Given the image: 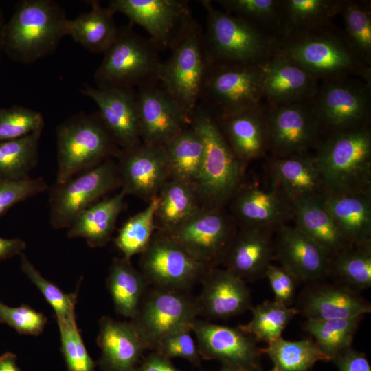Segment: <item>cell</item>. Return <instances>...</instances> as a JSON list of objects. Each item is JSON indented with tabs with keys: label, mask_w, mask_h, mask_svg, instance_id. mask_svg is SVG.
<instances>
[{
	"label": "cell",
	"mask_w": 371,
	"mask_h": 371,
	"mask_svg": "<svg viewBox=\"0 0 371 371\" xmlns=\"http://www.w3.org/2000/svg\"><path fill=\"white\" fill-rule=\"evenodd\" d=\"M313 153L326 193L371 192L370 124L324 135Z\"/></svg>",
	"instance_id": "6da1fadb"
},
{
	"label": "cell",
	"mask_w": 371,
	"mask_h": 371,
	"mask_svg": "<svg viewBox=\"0 0 371 371\" xmlns=\"http://www.w3.org/2000/svg\"><path fill=\"white\" fill-rule=\"evenodd\" d=\"M277 52L291 59L319 82L349 77L371 83V67L350 47L335 24L279 40Z\"/></svg>",
	"instance_id": "7a4b0ae2"
},
{
	"label": "cell",
	"mask_w": 371,
	"mask_h": 371,
	"mask_svg": "<svg viewBox=\"0 0 371 371\" xmlns=\"http://www.w3.org/2000/svg\"><path fill=\"white\" fill-rule=\"evenodd\" d=\"M63 9L51 0H23L1 30V49L14 60L32 63L52 54L66 36Z\"/></svg>",
	"instance_id": "3957f363"
},
{
	"label": "cell",
	"mask_w": 371,
	"mask_h": 371,
	"mask_svg": "<svg viewBox=\"0 0 371 371\" xmlns=\"http://www.w3.org/2000/svg\"><path fill=\"white\" fill-rule=\"evenodd\" d=\"M207 14L203 46L208 63L261 65L278 51L279 39L246 21L200 1Z\"/></svg>",
	"instance_id": "277c9868"
},
{
	"label": "cell",
	"mask_w": 371,
	"mask_h": 371,
	"mask_svg": "<svg viewBox=\"0 0 371 371\" xmlns=\"http://www.w3.org/2000/svg\"><path fill=\"white\" fill-rule=\"evenodd\" d=\"M190 124L201 135L203 161L196 186L203 207H225L245 182L247 164L238 159L215 119L197 106Z\"/></svg>",
	"instance_id": "5b68a950"
},
{
	"label": "cell",
	"mask_w": 371,
	"mask_h": 371,
	"mask_svg": "<svg viewBox=\"0 0 371 371\" xmlns=\"http://www.w3.org/2000/svg\"><path fill=\"white\" fill-rule=\"evenodd\" d=\"M56 182L62 183L116 156L119 147L98 112L78 113L57 126Z\"/></svg>",
	"instance_id": "8992f818"
},
{
	"label": "cell",
	"mask_w": 371,
	"mask_h": 371,
	"mask_svg": "<svg viewBox=\"0 0 371 371\" xmlns=\"http://www.w3.org/2000/svg\"><path fill=\"white\" fill-rule=\"evenodd\" d=\"M159 49L131 25L118 28L94 74L98 88L135 89L159 80Z\"/></svg>",
	"instance_id": "52a82bcc"
},
{
	"label": "cell",
	"mask_w": 371,
	"mask_h": 371,
	"mask_svg": "<svg viewBox=\"0 0 371 371\" xmlns=\"http://www.w3.org/2000/svg\"><path fill=\"white\" fill-rule=\"evenodd\" d=\"M203 30L192 18L161 63L159 81L191 118L199 100L208 65L203 46Z\"/></svg>",
	"instance_id": "ba28073f"
},
{
	"label": "cell",
	"mask_w": 371,
	"mask_h": 371,
	"mask_svg": "<svg viewBox=\"0 0 371 371\" xmlns=\"http://www.w3.org/2000/svg\"><path fill=\"white\" fill-rule=\"evenodd\" d=\"M263 102L260 65L208 63L197 106L218 118Z\"/></svg>",
	"instance_id": "9c48e42d"
},
{
	"label": "cell",
	"mask_w": 371,
	"mask_h": 371,
	"mask_svg": "<svg viewBox=\"0 0 371 371\" xmlns=\"http://www.w3.org/2000/svg\"><path fill=\"white\" fill-rule=\"evenodd\" d=\"M199 316L196 297L189 291L155 288L144 294L131 319L146 350H154L166 336L192 330Z\"/></svg>",
	"instance_id": "30bf717a"
},
{
	"label": "cell",
	"mask_w": 371,
	"mask_h": 371,
	"mask_svg": "<svg viewBox=\"0 0 371 371\" xmlns=\"http://www.w3.org/2000/svg\"><path fill=\"white\" fill-rule=\"evenodd\" d=\"M313 104L323 137L370 124L371 83L355 77L320 81Z\"/></svg>",
	"instance_id": "8fae6325"
},
{
	"label": "cell",
	"mask_w": 371,
	"mask_h": 371,
	"mask_svg": "<svg viewBox=\"0 0 371 371\" xmlns=\"http://www.w3.org/2000/svg\"><path fill=\"white\" fill-rule=\"evenodd\" d=\"M120 188L117 162L108 159L49 189V221L56 229L69 228L84 210Z\"/></svg>",
	"instance_id": "7c38bea8"
},
{
	"label": "cell",
	"mask_w": 371,
	"mask_h": 371,
	"mask_svg": "<svg viewBox=\"0 0 371 371\" xmlns=\"http://www.w3.org/2000/svg\"><path fill=\"white\" fill-rule=\"evenodd\" d=\"M238 228L225 207H203L182 225L162 234L196 260L214 268L223 264Z\"/></svg>",
	"instance_id": "4fadbf2b"
},
{
	"label": "cell",
	"mask_w": 371,
	"mask_h": 371,
	"mask_svg": "<svg viewBox=\"0 0 371 371\" xmlns=\"http://www.w3.org/2000/svg\"><path fill=\"white\" fill-rule=\"evenodd\" d=\"M264 104L271 157H286L315 150L323 133L313 99L282 104L264 102Z\"/></svg>",
	"instance_id": "5bb4252c"
},
{
	"label": "cell",
	"mask_w": 371,
	"mask_h": 371,
	"mask_svg": "<svg viewBox=\"0 0 371 371\" xmlns=\"http://www.w3.org/2000/svg\"><path fill=\"white\" fill-rule=\"evenodd\" d=\"M141 254V273L155 288L189 291L211 269L158 231Z\"/></svg>",
	"instance_id": "9a60e30c"
},
{
	"label": "cell",
	"mask_w": 371,
	"mask_h": 371,
	"mask_svg": "<svg viewBox=\"0 0 371 371\" xmlns=\"http://www.w3.org/2000/svg\"><path fill=\"white\" fill-rule=\"evenodd\" d=\"M108 6L142 27L160 51L170 49L193 18L185 0H112Z\"/></svg>",
	"instance_id": "2e32d148"
},
{
	"label": "cell",
	"mask_w": 371,
	"mask_h": 371,
	"mask_svg": "<svg viewBox=\"0 0 371 371\" xmlns=\"http://www.w3.org/2000/svg\"><path fill=\"white\" fill-rule=\"evenodd\" d=\"M136 92L142 143L164 146L190 125L191 118L159 80Z\"/></svg>",
	"instance_id": "e0dca14e"
},
{
	"label": "cell",
	"mask_w": 371,
	"mask_h": 371,
	"mask_svg": "<svg viewBox=\"0 0 371 371\" xmlns=\"http://www.w3.org/2000/svg\"><path fill=\"white\" fill-rule=\"evenodd\" d=\"M120 188L148 203L170 179L164 146L140 143L119 148L115 156Z\"/></svg>",
	"instance_id": "ac0fdd59"
},
{
	"label": "cell",
	"mask_w": 371,
	"mask_h": 371,
	"mask_svg": "<svg viewBox=\"0 0 371 371\" xmlns=\"http://www.w3.org/2000/svg\"><path fill=\"white\" fill-rule=\"evenodd\" d=\"M229 205L238 227L276 231L293 220V203L268 180L266 183H243Z\"/></svg>",
	"instance_id": "d6986e66"
},
{
	"label": "cell",
	"mask_w": 371,
	"mask_h": 371,
	"mask_svg": "<svg viewBox=\"0 0 371 371\" xmlns=\"http://www.w3.org/2000/svg\"><path fill=\"white\" fill-rule=\"evenodd\" d=\"M201 357L216 359L225 366L260 371V348L256 340L239 328L197 319L192 327Z\"/></svg>",
	"instance_id": "ffe728a7"
},
{
	"label": "cell",
	"mask_w": 371,
	"mask_h": 371,
	"mask_svg": "<svg viewBox=\"0 0 371 371\" xmlns=\"http://www.w3.org/2000/svg\"><path fill=\"white\" fill-rule=\"evenodd\" d=\"M81 92L96 104L100 120L120 148L142 143L135 89L85 85Z\"/></svg>",
	"instance_id": "44dd1931"
},
{
	"label": "cell",
	"mask_w": 371,
	"mask_h": 371,
	"mask_svg": "<svg viewBox=\"0 0 371 371\" xmlns=\"http://www.w3.org/2000/svg\"><path fill=\"white\" fill-rule=\"evenodd\" d=\"M274 235V259L299 282L311 283L328 277L330 258L296 226L285 225Z\"/></svg>",
	"instance_id": "7402d4cb"
},
{
	"label": "cell",
	"mask_w": 371,
	"mask_h": 371,
	"mask_svg": "<svg viewBox=\"0 0 371 371\" xmlns=\"http://www.w3.org/2000/svg\"><path fill=\"white\" fill-rule=\"evenodd\" d=\"M264 102L288 104L313 100L319 81L297 63L276 52L260 65Z\"/></svg>",
	"instance_id": "603a6c76"
},
{
	"label": "cell",
	"mask_w": 371,
	"mask_h": 371,
	"mask_svg": "<svg viewBox=\"0 0 371 371\" xmlns=\"http://www.w3.org/2000/svg\"><path fill=\"white\" fill-rule=\"evenodd\" d=\"M201 283L202 290L196 297L199 315L208 319H226L251 307L246 282L225 268H211Z\"/></svg>",
	"instance_id": "cb8c5ba5"
},
{
	"label": "cell",
	"mask_w": 371,
	"mask_h": 371,
	"mask_svg": "<svg viewBox=\"0 0 371 371\" xmlns=\"http://www.w3.org/2000/svg\"><path fill=\"white\" fill-rule=\"evenodd\" d=\"M266 170L267 180L292 203L326 193L320 170L311 152L286 157H271Z\"/></svg>",
	"instance_id": "d4e9b609"
},
{
	"label": "cell",
	"mask_w": 371,
	"mask_h": 371,
	"mask_svg": "<svg viewBox=\"0 0 371 371\" xmlns=\"http://www.w3.org/2000/svg\"><path fill=\"white\" fill-rule=\"evenodd\" d=\"M321 281L309 283L300 295L296 308L307 319H347L371 312L370 302L358 292Z\"/></svg>",
	"instance_id": "484cf974"
},
{
	"label": "cell",
	"mask_w": 371,
	"mask_h": 371,
	"mask_svg": "<svg viewBox=\"0 0 371 371\" xmlns=\"http://www.w3.org/2000/svg\"><path fill=\"white\" fill-rule=\"evenodd\" d=\"M235 156L247 164L269 151L264 102L232 115L214 118Z\"/></svg>",
	"instance_id": "4316f807"
},
{
	"label": "cell",
	"mask_w": 371,
	"mask_h": 371,
	"mask_svg": "<svg viewBox=\"0 0 371 371\" xmlns=\"http://www.w3.org/2000/svg\"><path fill=\"white\" fill-rule=\"evenodd\" d=\"M275 231L257 227H238L223 262L225 269L245 282L265 277L274 260Z\"/></svg>",
	"instance_id": "83f0119b"
},
{
	"label": "cell",
	"mask_w": 371,
	"mask_h": 371,
	"mask_svg": "<svg viewBox=\"0 0 371 371\" xmlns=\"http://www.w3.org/2000/svg\"><path fill=\"white\" fill-rule=\"evenodd\" d=\"M97 343L101 349L98 363L102 371H136L146 350L133 324L103 316Z\"/></svg>",
	"instance_id": "f1b7e54d"
},
{
	"label": "cell",
	"mask_w": 371,
	"mask_h": 371,
	"mask_svg": "<svg viewBox=\"0 0 371 371\" xmlns=\"http://www.w3.org/2000/svg\"><path fill=\"white\" fill-rule=\"evenodd\" d=\"M322 200L350 245L371 243V192L325 193Z\"/></svg>",
	"instance_id": "f546056e"
},
{
	"label": "cell",
	"mask_w": 371,
	"mask_h": 371,
	"mask_svg": "<svg viewBox=\"0 0 371 371\" xmlns=\"http://www.w3.org/2000/svg\"><path fill=\"white\" fill-rule=\"evenodd\" d=\"M322 196L293 203V221L294 225L317 243L330 259L352 245L326 208Z\"/></svg>",
	"instance_id": "4dcf8cb0"
},
{
	"label": "cell",
	"mask_w": 371,
	"mask_h": 371,
	"mask_svg": "<svg viewBox=\"0 0 371 371\" xmlns=\"http://www.w3.org/2000/svg\"><path fill=\"white\" fill-rule=\"evenodd\" d=\"M126 196L120 190L84 210L68 228V238H82L93 248L104 246L111 238L118 216L125 207Z\"/></svg>",
	"instance_id": "1f68e13d"
},
{
	"label": "cell",
	"mask_w": 371,
	"mask_h": 371,
	"mask_svg": "<svg viewBox=\"0 0 371 371\" xmlns=\"http://www.w3.org/2000/svg\"><path fill=\"white\" fill-rule=\"evenodd\" d=\"M156 229L168 233L182 225L203 207L196 185L170 179L157 195Z\"/></svg>",
	"instance_id": "d6a6232c"
},
{
	"label": "cell",
	"mask_w": 371,
	"mask_h": 371,
	"mask_svg": "<svg viewBox=\"0 0 371 371\" xmlns=\"http://www.w3.org/2000/svg\"><path fill=\"white\" fill-rule=\"evenodd\" d=\"M344 0H280L282 33L280 39L333 24Z\"/></svg>",
	"instance_id": "836d02e7"
},
{
	"label": "cell",
	"mask_w": 371,
	"mask_h": 371,
	"mask_svg": "<svg viewBox=\"0 0 371 371\" xmlns=\"http://www.w3.org/2000/svg\"><path fill=\"white\" fill-rule=\"evenodd\" d=\"M88 2L91 7L89 11L73 19H67L66 36H70L91 52L104 53L118 32L114 21L115 12L109 6H102L98 1Z\"/></svg>",
	"instance_id": "e575fe53"
},
{
	"label": "cell",
	"mask_w": 371,
	"mask_h": 371,
	"mask_svg": "<svg viewBox=\"0 0 371 371\" xmlns=\"http://www.w3.org/2000/svg\"><path fill=\"white\" fill-rule=\"evenodd\" d=\"M148 283L141 273L124 258H113L106 279L117 313L125 317L133 318L136 315Z\"/></svg>",
	"instance_id": "d590c367"
},
{
	"label": "cell",
	"mask_w": 371,
	"mask_h": 371,
	"mask_svg": "<svg viewBox=\"0 0 371 371\" xmlns=\"http://www.w3.org/2000/svg\"><path fill=\"white\" fill-rule=\"evenodd\" d=\"M164 146L170 179L196 185L201 170L204 145L190 124Z\"/></svg>",
	"instance_id": "8d00e7d4"
},
{
	"label": "cell",
	"mask_w": 371,
	"mask_h": 371,
	"mask_svg": "<svg viewBox=\"0 0 371 371\" xmlns=\"http://www.w3.org/2000/svg\"><path fill=\"white\" fill-rule=\"evenodd\" d=\"M328 276L358 292L371 286V243L353 245L330 258Z\"/></svg>",
	"instance_id": "74e56055"
},
{
	"label": "cell",
	"mask_w": 371,
	"mask_h": 371,
	"mask_svg": "<svg viewBox=\"0 0 371 371\" xmlns=\"http://www.w3.org/2000/svg\"><path fill=\"white\" fill-rule=\"evenodd\" d=\"M344 34L358 59L371 67V1L344 0Z\"/></svg>",
	"instance_id": "f35d334b"
},
{
	"label": "cell",
	"mask_w": 371,
	"mask_h": 371,
	"mask_svg": "<svg viewBox=\"0 0 371 371\" xmlns=\"http://www.w3.org/2000/svg\"><path fill=\"white\" fill-rule=\"evenodd\" d=\"M260 351L280 371H307L319 361H330L311 339L289 341L280 337Z\"/></svg>",
	"instance_id": "ab89813d"
},
{
	"label": "cell",
	"mask_w": 371,
	"mask_h": 371,
	"mask_svg": "<svg viewBox=\"0 0 371 371\" xmlns=\"http://www.w3.org/2000/svg\"><path fill=\"white\" fill-rule=\"evenodd\" d=\"M360 315L347 319H307L304 330L311 335L319 348L330 361L343 350L350 348L354 336L363 319Z\"/></svg>",
	"instance_id": "60d3db41"
},
{
	"label": "cell",
	"mask_w": 371,
	"mask_h": 371,
	"mask_svg": "<svg viewBox=\"0 0 371 371\" xmlns=\"http://www.w3.org/2000/svg\"><path fill=\"white\" fill-rule=\"evenodd\" d=\"M42 131L25 137L0 142V179L30 177L38 160V145Z\"/></svg>",
	"instance_id": "b9f144b4"
},
{
	"label": "cell",
	"mask_w": 371,
	"mask_h": 371,
	"mask_svg": "<svg viewBox=\"0 0 371 371\" xmlns=\"http://www.w3.org/2000/svg\"><path fill=\"white\" fill-rule=\"evenodd\" d=\"M250 309L252 313L251 321L238 328L256 341L267 344L280 338L290 321L299 313L296 308L285 306L276 300H266Z\"/></svg>",
	"instance_id": "7bdbcfd3"
},
{
	"label": "cell",
	"mask_w": 371,
	"mask_h": 371,
	"mask_svg": "<svg viewBox=\"0 0 371 371\" xmlns=\"http://www.w3.org/2000/svg\"><path fill=\"white\" fill-rule=\"evenodd\" d=\"M216 2L225 12L280 40L282 33L280 0H217Z\"/></svg>",
	"instance_id": "ee69618b"
},
{
	"label": "cell",
	"mask_w": 371,
	"mask_h": 371,
	"mask_svg": "<svg viewBox=\"0 0 371 371\" xmlns=\"http://www.w3.org/2000/svg\"><path fill=\"white\" fill-rule=\"evenodd\" d=\"M157 201V196L153 198L144 210L130 217L119 230L115 244L123 258L131 260L134 255L142 254L149 245L156 229Z\"/></svg>",
	"instance_id": "f6af8a7d"
},
{
	"label": "cell",
	"mask_w": 371,
	"mask_h": 371,
	"mask_svg": "<svg viewBox=\"0 0 371 371\" xmlns=\"http://www.w3.org/2000/svg\"><path fill=\"white\" fill-rule=\"evenodd\" d=\"M61 351L67 371H94L95 362L89 355L77 326L76 316L57 320Z\"/></svg>",
	"instance_id": "bcb514c9"
},
{
	"label": "cell",
	"mask_w": 371,
	"mask_h": 371,
	"mask_svg": "<svg viewBox=\"0 0 371 371\" xmlns=\"http://www.w3.org/2000/svg\"><path fill=\"white\" fill-rule=\"evenodd\" d=\"M20 256L21 269L23 273L40 291L53 308L56 319H67L75 315L76 294L64 293L56 285L44 278L24 253H22Z\"/></svg>",
	"instance_id": "7dc6e473"
},
{
	"label": "cell",
	"mask_w": 371,
	"mask_h": 371,
	"mask_svg": "<svg viewBox=\"0 0 371 371\" xmlns=\"http://www.w3.org/2000/svg\"><path fill=\"white\" fill-rule=\"evenodd\" d=\"M43 126V117L38 111L22 106L0 109V142L42 131Z\"/></svg>",
	"instance_id": "c3c4849f"
},
{
	"label": "cell",
	"mask_w": 371,
	"mask_h": 371,
	"mask_svg": "<svg viewBox=\"0 0 371 371\" xmlns=\"http://www.w3.org/2000/svg\"><path fill=\"white\" fill-rule=\"evenodd\" d=\"M47 317L26 304L12 307L0 301V323L23 335H38L47 323Z\"/></svg>",
	"instance_id": "681fc988"
},
{
	"label": "cell",
	"mask_w": 371,
	"mask_h": 371,
	"mask_svg": "<svg viewBox=\"0 0 371 371\" xmlns=\"http://www.w3.org/2000/svg\"><path fill=\"white\" fill-rule=\"evenodd\" d=\"M47 188L42 177L0 179V216L16 203L44 192Z\"/></svg>",
	"instance_id": "f907efd6"
},
{
	"label": "cell",
	"mask_w": 371,
	"mask_h": 371,
	"mask_svg": "<svg viewBox=\"0 0 371 371\" xmlns=\"http://www.w3.org/2000/svg\"><path fill=\"white\" fill-rule=\"evenodd\" d=\"M192 330L184 329L172 333L164 337L153 351H157L168 359L179 357L199 366L201 355L197 344L190 333Z\"/></svg>",
	"instance_id": "816d5d0a"
},
{
	"label": "cell",
	"mask_w": 371,
	"mask_h": 371,
	"mask_svg": "<svg viewBox=\"0 0 371 371\" xmlns=\"http://www.w3.org/2000/svg\"><path fill=\"white\" fill-rule=\"evenodd\" d=\"M275 300L285 306H289L295 294V289L299 280L289 271L280 265L271 263L265 271Z\"/></svg>",
	"instance_id": "f5cc1de1"
},
{
	"label": "cell",
	"mask_w": 371,
	"mask_h": 371,
	"mask_svg": "<svg viewBox=\"0 0 371 371\" xmlns=\"http://www.w3.org/2000/svg\"><path fill=\"white\" fill-rule=\"evenodd\" d=\"M333 361L339 371H371L370 363L365 355L352 347L339 353Z\"/></svg>",
	"instance_id": "db71d44e"
},
{
	"label": "cell",
	"mask_w": 371,
	"mask_h": 371,
	"mask_svg": "<svg viewBox=\"0 0 371 371\" xmlns=\"http://www.w3.org/2000/svg\"><path fill=\"white\" fill-rule=\"evenodd\" d=\"M136 371H181L161 353L153 351L145 358Z\"/></svg>",
	"instance_id": "11a10c76"
},
{
	"label": "cell",
	"mask_w": 371,
	"mask_h": 371,
	"mask_svg": "<svg viewBox=\"0 0 371 371\" xmlns=\"http://www.w3.org/2000/svg\"><path fill=\"white\" fill-rule=\"evenodd\" d=\"M26 247V243L21 238L0 237V262L21 255Z\"/></svg>",
	"instance_id": "9f6ffc18"
},
{
	"label": "cell",
	"mask_w": 371,
	"mask_h": 371,
	"mask_svg": "<svg viewBox=\"0 0 371 371\" xmlns=\"http://www.w3.org/2000/svg\"><path fill=\"white\" fill-rule=\"evenodd\" d=\"M16 356L12 352H5L0 356V371H21L16 363Z\"/></svg>",
	"instance_id": "6f0895ef"
},
{
	"label": "cell",
	"mask_w": 371,
	"mask_h": 371,
	"mask_svg": "<svg viewBox=\"0 0 371 371\" xmlns=\"http://www.w3.org/2000/svg\"><path fill=\"white\" fill-rule=\"evenodd\" d=\"M218 371H250V370L245 369V368H238V367L223 366V368Z\"/></svg>",
	"instance_id": "680465c9"
},
{
	"label": "cell",
	"mask_w": 371,
	"mask_h": 371,
	"mask_svg": "<svg viewBox=\"0 0 371 371\" xmlns=\"http://www.w3.org/2000/svg\"><path fill=\"white\" fill-rule=\"evenodd\" d=\"M3 14L1 8L0 7V51L1 49V30L3 25Z\"/></svg>",
	"instance_id": "91938a15"
},
{
	"label": "cell",
	"mask_w": 371,
	"mask_h": 371,
	"mask_svg": "<svg viewBox=\"0 0 371 371\" xmlns=\"http://www.w3.org/2000/svg\"><path fill=\"white\" fill-rule=\"evenodd\" d=\"M271 371H280L276 367L273 366Z\"/></svg>",
	"instance_id": "94428289"
}]
</instances>
